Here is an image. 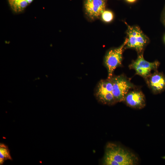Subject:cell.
Instances as JSON below:
<instances>
[{"instance_id":"cell-10","label":"cell","mask_w":165,"mask_h":165,"mask_svg":"<svg viewBox=\"0 0 165 165\" xmlns=\"http://www.w3.org/2000/svg\"><path fill=\"white\" fill-rule=\"evenodd\" d=\"M34 0H8L12 10L16 13L23 12Z\"/></svg>"},{"instance_id":"cell-5","label":"cell","mask_w":165,"mask_h":165,"mask_svg":"<svg viewBox=\"0 0 165 165\" xmlns=\"http://www.w3.org/2000/svg\"><path fill=\"white\" fill-rule=\"evenodd\" d=\"M112 78L101 80L96 88L95 93L96 97L104 104L112 105L116 102L112 93Z\"/></svg>"},{"instance_id":"cell-13","label":"cell","mask_w":165,"mask_h":165,"mask_svg":"<svg viewBox=\"0 0 165 165\" xmlns=\"http://www.w3.org/2000/svg\"><path fill=\"white\" fill-rule=\"evenodd\" d=\"M129 2H135L136 0H126Z\"/></svg>"},{"instance_id":"cell-4","label":"cell","mask_w":165,"mask_h":165,"mask_svg":"<svg viewBox=\"0 0 165 165\" xmlns=\"http://www.w3.org/2000/svg\"><path fill=\"white\" fill-rule=\"evenodd\" d=\"M127 42L125 47L141 52L146 44L147 39L140 28L128 25Z\"/></svg>"},{"instance_id":"cell-12","label":"cell","mask_w":165,"mask_h":165,"mask_svg":"<svg viewBox=\"0 0 165 165\" xmlns=\"http://www.w3.org/2000/svg\"><path fill=\"white\" fill-rule=\"evenodd\" d=\"M102 20L106 22L111 21L113 18V15L112 12L109 10H105L101 14Z\"/></svg>"},{"instance_id":"cell-14","label":"cell","mask_w":165,"mask_h":165,"mask_svg":"<svg viewBox=\"0 0 165 165\" xmlns=\"http://www.w3.org/2000/svg\"></svg>"},{"instance_id":"cell-2","label":"cell","mask_w":165,"mask_h":165,"mask_svg":"<svg viewBox=\"0 0 165 165\" xmlns=\"http://www.w3.org/2000/svg\"><path fill=\"white\" fill-rule=\"evenodd\" d=\"M127 42L126 38L123 44L120 47L109 50L106 54L104 59L105 64L108 72V78L111 79L115 69L121 65L122 54Z\"/></svg>"},{"instance_id":"cell-8","label":"cell","mask_w":165,"mask_h":165,"mask_svg":"<svg viewBox=\"0 0 165 165\" xmlns=\"http://www.w3.org/2000/svg\"><path fill=\"white\" fill-rule=\"evenodd\" d=\"M123 101L129 107L136 109L142 108L146 104L144 94L141 91L138 90L129 91Z\"/></svg>"},{"instance_id":"cell-6","label":"cell","mask_w":165,"mask_h":165,"mask_svg":"<svg viewBox=\"0 0 165 165\" xmlns=\"http://www.w3.org/2000/svg\"><path fill=\"white\" fill-rule=\"evenodd\" d=\"M159 65L157 61L150 62L146 61L141 54L130 65L129 68L134 70L137 74L146 79L152 74V71L157 69Z\"/></svg>"},{"instance_id":"cell-9","label":"cell","mask_w":165,"mask_h":165,"mask_svg":"<svg viewBox=\"0 0 165 165\" xmlns=\"http://www.w3.org/2000/svg\"><path fill=\"white\" fill-rule=\"evenodd\" d=\"M145 79L149 87L154 93L160 92L165 88V78L160 73L151 74Z\"/></svg>"},{"instance_id":"cell-3","label":"cell","mask_w":165,"mask_h":165,"mask_svg":"<svg viewBox=\"0 0 165 165\" xmlns=\"http://www.w3.org/2000/svg\"><path fill=\"white\" fill-rule=\"evenodd\" d=\"M112 93L116 102L123 101L125 97L130 90L134 86L123 75L112 77Z\"/></svg>"},{"instance_id":"cell-11","label":"cell","mask_w":165,"mask_h":165,"mask_svg":"<svg viewBox=\"0 0 165 165\" xmlns=\"http://www.w3.org/2000/svg\"><path fill=\"white\" fill-rule=\"evenodd\" d=\"M12 160L8 146L3 143L0 144V165H2L6 160Z\"/></svg>"},{"instance_id":"cell-1","label":"cell","mask_w":165,"mask_h":165,"mask_svg":"<svg viewBox=\"0 0 165 165\" xmlns=\"http://www.w3.org/2000/svg\"><path fill=\"white\" fill-rule=\"evenodd\" d=\"M137 158L131 152L112 143L106 146L103 164L106 165H133Z\"/></svg>"},{"instance_id":"cell-7","label":"cell","mask_w":165,"mask_h":165,"mask_svg":"<svg viewBox=\"0 0 165 165\" xmlns=\"http://www.w3.org/2000/svg\"><path fill=\"white\" fill-rule=\"evenodd\" d=\"M85 11L87 16L92 20L100 16L105 10V0H84Z\"/></svg>"}]
</instances>
